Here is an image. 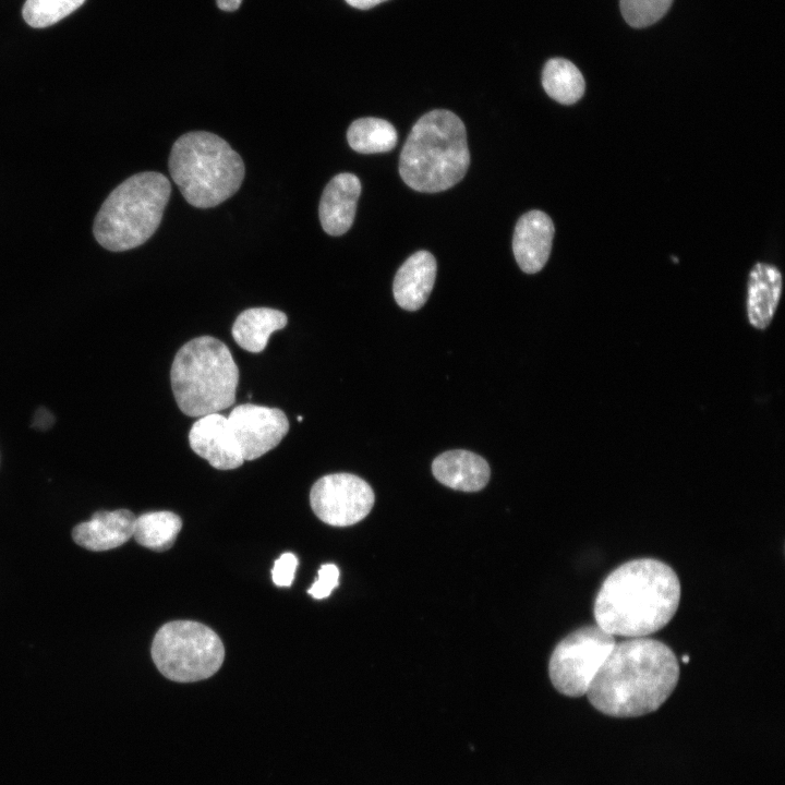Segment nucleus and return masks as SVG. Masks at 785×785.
<instances>
[{"mask_svg":"<svg viewBox=\"0 0 785 785\" xmlns=\"http://www.w3.org/2000/svg\"><path fill=\"white\" fill-rule=\"evenodd\" d=\"M678 678L677 657L665 643L630 638L614 644L585 695L604 714L635 717L657 710Z\"/></svg>","mask_w":785,"mask_h":785,"instance_id":"f257e3e1","label":"nucleus"},{"mask_svg":"<svg viewBox=\"0 0 785 785\" xmlns=\"http://www.w3.org/2000/svg\"><path fill=\"white\" fill-rule=\"evenodd\" d=\"M680 600L676 572L653 558L627 561L602 583L595 601L596 625L608 633L640 638L666 626Z\"/></svg>","mask_w":785,"mask_h":785,"instance_id":"f03ea898","label":"nucleus"},{"mask_svg":"<svg viewBox=\"0 0 785 785\" xmlns=\"http://www.w3.org/2000/svg\"><path fill=\"white\" fill-rule=\"evenodd\" d=\"M470 165L466 126L446 109L423 114L412 126L399 158V173L418 192L450 189L466 176Z\"/></svg>","mask_w":785,"mask_h":785,"instance_id":"7ed1b4c3","label":"nucleus"},{"mask_svg":"<svg viewBox=\"0 0 785 785\" xmlns=\"http://www.w3.org/2000/svg\"><path fill=\"white\" fill-rule=\"evenodd\" d=\"M169 172L189 204L209 208L240 189L245 168L240 155L224 138L194 131L174 142Z\"/></svg>","mask_w":785,"mask_h":785,"instance_id":"20e7f679","label":"nucleus"},{"mask_svg":"<svg viewBox=\"0 0 785 785\" xmlns=\"http://www.w3.org/2000/svg\"><path fill=\"white\" fill-rule=\"evenodd\" d=\"M170 381L179 409L189 416L200 418L234 403L239 370L221 340L202 336L179 349Z\"/></svg>","mask_w":785,"mask_h":785,"instance_id":"39448f33","label":"nucleus"},{"mask_svg":"<svg viewBox=\"0 0 785 785\" xmlns=\"http://www.w3.org/2000/svg\"><path fill=\"white\" fill-rule=\"evenodd\" d=\"M171 184L159 172L133 174L102 203L93 226L96 241L106 250L122 252L145 243L160 225Z\"/></svg>","mask_w":785,"mask_h":785,"instance_id":"423d86ee","label":"nucleus"},{"mask_svg":"<svg viewBox=\"0 0 785 785\" xmlns=\"http://www.w3.org/2000/svg\"><path fill=\"white\" fill-rule=\"evenodd\" d=\"M152 659L170 680L192 683L213 676L221 666L225 648L209 627L192 620H174L157 631Z\"/></svg>","mask_w":785,"mask_h":785,"instance_id":"0eeeda50","label":"nucleus"},{"mask_svg":"<svg viewBox=\"0 0 785 785\" xmlns=\"http://www.w3.org/2000/svg\"><path fill=\"white\" fill-rule=\"evenodd\" d=\"M615 643V637L597 625L569 633L550 659L548 673L555 689L568 697L585 695Z\"/></svg>","mask_w":785,"mask_h":785,"instance_id":"6e6552de","label":"nucleus"},{"mask_svg":"<svg viewBox=\"0 0 785 785\" xmlns=\"http://www.w3.org/2000/svg\"><path fill=\"white\" fill-rule=\"evenodd\" d=\"M374 500L371 486L351 473L324 475L314 483L310 493L314 514L334 527H348L363 520Z\"/></svg>","mask_w":785,"mask_h":785,"instance_id":"1a4fd4ad","label":"nucleus"},{"mask_svg":"<svg viewBox=\"0 0 785 785\" xmlns=\"http://www.w3.org/2000/svg\"><path fill=\"white\" fill-rule=\"evenodd\" d=\"M244 460H254L275 448L289 431L285 412L277 408L243 403L227 418Z\"/></svg>","mask_w":785,"mask_h":785,"instance_id":"9d476101","label":"nucleus"},{"mask_svg":"<svg viewBox=\"0 0 785 785\" xmlns=\"http://www.w3.org/2000/svg\"><path fill=\"white\" fill-rule=\"evenodd\" d=\"M192 450L219 470H231L244 459L232 434L228 419L217 413L200 416L189 433Z\"/></svg>","mask_w":785,"mask_h":785,"instance_id":"9b49d317","label":"nucleus"},{"mask_svg":"<svg viewBox=\"0 0 785 785\" xmlns=\"http://www.w3.org/2000/svg\"><path fill=\"white\" fill-rule=\"evenodd\" d=\"M554 232V224L544 212L533 209L519 218L515 227L512 251L521 270L534 274L544 267L550 257Z\"/></svg>","mask_w":785,"mask_h":785,"instance_id":"f8f14e48","label":"nucleus"},{"mask_svg":"<svg viewBox=\"0 0 785 785\" xmlns=\"http://www.w3.org/2000/svg\"><path fill=\"white\" fill-rule=\"evenodd\" d=\"M361 193L359 178L349 172L336 174L325 186L318 207L319 221L330 235H341L352 226Z\"/></svg>","mask_w":785,"mask_h":785,"instance_id":"ddd939ff","label":"nucleus"},{"mask_svg":"<svg viewBox=\"0 0 785 785\" xmlns=\"http://www.w3.org/2000/svg\"><path fill=\"white\" fill-rule=\"evenodd\" d=\"M135 516L128 509L96 511L90 520L73 528L74 542L89 551L101 552L121 546L133 536Z\"/></svg>","mask_w":785,"mask_h":785,"instance_id":"4468645a","label":"nucleus"},{"mask_svg":"<svg viewBox=\"0 0 785 785\" xmlns=\"http://www.w3.org/2000/svg\"><path fill=\"white\" fill-rule=\"evenodd\" d=\"M436 259L427 251L413 253L397 270L392 291L397 304L416 311L427 301L436 278Z\"/></svg>","mask_w":785,"mask_h":785,"instance_id":"2eb2a0df","label":"nucleus"},{"mask_svg":"<svg viewBox=\"0 0 785 785\" xmlns=\"http://www.w3.org/2000/svg\"><path fill=\"white\" fill-rule=\"evenodd\" d=\"M432 472L442 484L462 492L482 490L491 475L484 458L462 449L440 454L432 463Z\"/></svg>","mask_w":785,"mask_h":785,"instance_id":"dca6fc26","label":"nucleus"},{"mask_svg":"<svg viewBox=\"0 0 785 785\" xmlns=\"http://www.w3.org/2000/svg\"><path fill=\"white\" fill-rule=\"evenodd\" d=\"M782 292V275L777 267L766 263H757L748 280L747 314L749 323L758 328H766L775 313Z\"/></svg>","mask_w":785,"mask_h":785,"instance_id":"f3484780","label":"nucleus"},{"mask_svg":"<svg viewBox=\"0 0 785 785\" xmlns=\"http://www.w3.org/2000/svg\"><path fill=\"white\" fill-rule=\"evenodd\" d=\"M288 323L286 314L270 307H252L241 312L232 325V337L244 350L262 352L273 333Z\"/></svg>","mask_w":785,"mask_h":785,"instance_id":"a211bd4d","label":"nucleus"},{"mask_svg":"<svg viewBox=\"0 0 785 785\" xmlns=\"http://www.w3.org/2000/svg\"><path fill=\"white\" fill-rule=\"evenodd\" d=\"M542 84L546 94L563 105L577 102L585 89L581 72L572 62L563 58H553L545 63Z\"/></svg>","mask_w":785,"mask_h":785,"instance_id":"6ab92c4d","label":"nucleus"},{"mask_svg":"<svg viewBox=\"0 0 785 785\" xmlns=\"http://www.w3.org/2000/svg\"><path fill=\"white\" fill-rule=\"evenodd\" d=\"M181 528L182 520L174 512H145L135 518L133 538L140 545L161 552L174 544Z\"/></svg>","mask_w":785,"mask_h":785,"instance_id":"aec40b11","label":"nucleus"},{"mask_svg":"<svg viewBox=\"0 0 785 785\" xmlns=\"http://www.w3.org/2000/svg\"><path fill=\"white\" fill-rule=\"evenodd\" d=\"M350 147L361 154L386 153L398 141L394 125L379 118H360L351 123L347 131Z\"/></svg>","mask_w":785,"mask_h":785,"instance_id":"412c9836","label":"nucleus"},{"mask_svg":"<svg viewBox=\"0 0 785 785\" xmlns=\"http://www.w3.org/2000/svg\"><path fill=\"white\" fill-rule=\"evenodd\" d=\"M84 2L85 0H26L22 14L29 26L43 28L58 23Z\"/></svg>","mask_w":785,"mask_h":785,"instance_id":"4be33fe9","label":"nucleus"},{"mask_svg":"<svg viewBox=\"0 0 785 785\" xmlns=\"http://www.w3.org/2000/svg\"><path fill=\"white\" fill-rule=\"evenodd\" d=\"M672 3L673 0H620V11L630 26L641 28L663 17Z\"/></svg>","mask_w":785,"mask_h":785,"instance_id":"5701e85b","label":"nucleus"},{"mask_svg":"<svg viewBox=\"0 0 785 785\" xmlns=\"http://www.w3.org/2000/svg\"><path fill=\"white\" fill-rule=\"evenodd\" d=\"M317 575V580L307 590V593L314 599L321 600L329 596L338 585L339 569L333 564H326L319 568Z\"/></svg>","mask_w":785,"mask_h":785,"instance_id":"b1692460","label":"nucleus"},{"mask_svg":"<svg viewBox=\"0 0 785 785\" xmlns=\"http://www.w3.org/2000/svg\"><path fill=\"white\" fill-rule=\"evenodd\" d=\"M298 566V558L292 553H285L274 563L271 578L278 587H290Z\"/></svg>","mask_w":785,"mask_h":785,"instance_id":"393cba45","label":"nucleus"},{"mask_svg":"<svg viewBox=\"0 0 785 785\" xmlns=\"http://www.w3.org/2000/svg\"><path fill=\"white\" fill-rule=\"evenodd\" d=\"M385 1L387 0H346V2L351 7L361 10L371 9Z\"/></svg>","mask_w":785,"mask_h":785,"instance_id":"a878e982","label":"nucleus"},{"mask_svg":"<svg viewBox=\"0 0 785 785\" xmlns=\"http://www.w3.org/2000/svg\"><path fill=\"white\" fill-rule=\"evenodd\" d=\"M216 2L220 10L232 12L239 9L242 0H216Z\"/></svg>","mask_w":785,"mask_h":785,"instance_id":"bb28decb","label":"nucleus"},{"mask_svg":"<svg viewBox=\"0 0 785 785\" xmlns=\"http://www.w3.org/2000/svg\"><path fill=\"white\" fill-rule=\"evenodd\" d=\"M683 661H684V663H688L689 656H688V655H684V656H683Z\"/></svg>","mask_w":785,"mask_h":785,"instance_id":"cd10ccee","label":"nucleus"},{"mask_svg":"<svg viewBox=\"0 0 785 785\" xmlns=\"http://www.w3.org/2000/svg\"><path fill=\"white\" fill-rule=\"evenodd\" d=\"M298 421L301 422V421H302V416H298Z\"/></svg>","mask_w":785,"mask_h":785,"instance_id":"c85d7f7f","label":"nucleus"}]
</instances>
